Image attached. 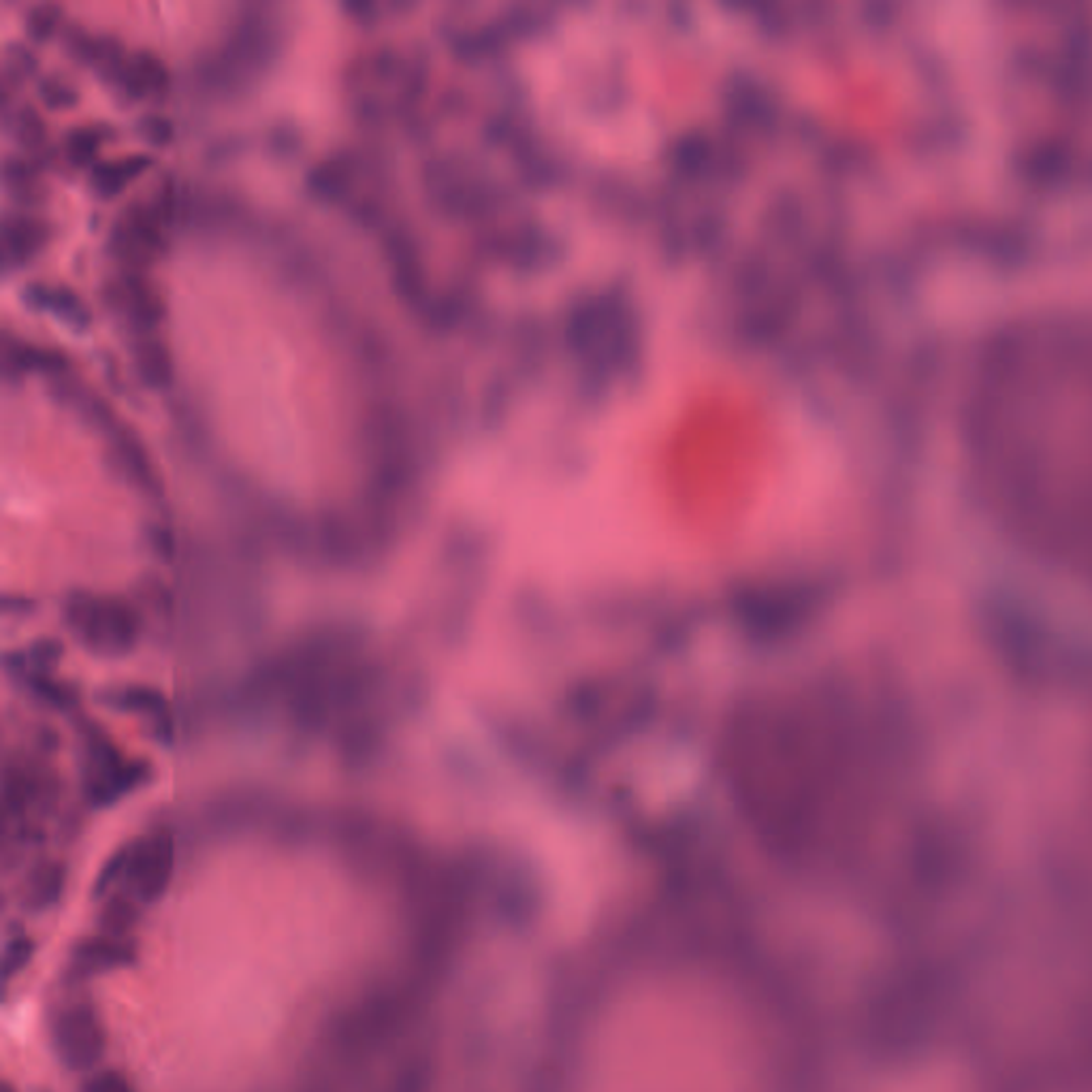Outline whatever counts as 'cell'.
I'll return each mask as SVG.
<instances>
[{
  "instance_id": "obj_1",
  "label": "cell",
  "mask_w": 1092,
  "mask_h": 1092,
  "mask_svg": "<svg viewBox=\"0 0 1092 1092\" xmlns=\"http://www.w3.org/2000/svg\"><path fill=\"white\" fill-rule=\"evenodd\" d=\"M966 433L1005 519L1092 567V316L1044 310L997 329L973 365Z\"/></svg>"
},
{
  "instance_id": "obj_2",
  "label": "cell",
  "mask_w": 1092,
  "mask_h": 1092,
  "mask_svg": "<svg viewBox=\"0 0 1092 1092\" xmlns=\"http://www.w3.org/2000/svg\"><path fill=\"white\" fill-rule=\"evenodd\" d=\"M758 1052L723 997L694 982L627 993L598 1024L579 1092H756Z\"/></svg>"
},
{
  "instance_id": "obj_3",
  "label": "cell",
  "mask_w": 1092,
  "mask_h": 1092,
  "mask_svg": "<svg viewBox=\"0 0 1092 1092\" xmlns=\"http://www.w3.org/2000/svg\"><path fill=\"white\" fill-rule=\"evenodd\" d=\"M703 423L670 450L664 489L676 519L696 534L717 536L740 521L760 481L762 452L740 421Z\"/></svg>"
},
{
  "instance_id": "obj_4",
  "label": "cell",
  "mask_w": 1092,
  "mask_h": 1092,
  "mask_svg": "<svg viewBox=\"0 0 1092 1092\" xmlns=\"http://www.w3.org/2000/svg\"><path fill=\"white\" fill-rule=\"evenodd\" d=\"M73 625L86 641L101 647H122L133 639V619L116 606H103L94 600H84L71 608Z\"/></svg>"
},
{
  "instance_id": "obj_5",
  "label": "cell",
  "mask_w": 1092,
  "mask_h": 1092,
  "mask_svg": "<svg viewBox=\"0 0 1092 1092\" xmlns=\"http://www.w3.org/2000/svg\"><path fill=\"white\" fill-rule=\"evenodd\" d=\"M24 302L32 310H49L71 327H88L90 310L77 293L65 286L30 282L24 286Z\"/></svg>"
},
{
  "instance_id": "obj_6",
  "label": "cell",
  "mask_w": 1092,
  "mask_h": 1092,
  "mask_svg": "<svg viewBox=\"0 0 1092 1092\" xmlns=\"http://www.w3.org/2000/svg\"><path fill=\"white\" fill-rule=\"evenodd\" d=\"M47 240V226L30 216H7L3 224V254L7 263L28 261Z\"/></svg>"
},
{
  "instance_id": "obj_7",
  "label": "cell",
  "mask_w": 1092,
  "mask_h": 1092,
  "mask_svg": "<svg viewBox=\"0 0 1092 1092\" xmlns=\"http://www.w3.org/2000/svg\"><path fill=\"white\" fill-rule=\"evenodd\" d=\"M150 164H152L150 156H143V154H133V156H127L120 160L96 162L92 169V186L98 195L113 197L122 191V186L131 178L141 174V171L148 169Z\"/></svg>"
},
{
  "instance_id": "obj_8",
  "label": "cell",
  "mask_w": 1092,
  "mask_h": 1092,
  "mask_svg": "<svg viewBox=\"0 0 1092 1092\" xmlns=\"http://www.w3.org/2000/svg\"><path fill=\"white\" fill-rule=\"evenodd\" d=\"M137 370L150 386H166L174 374L169 351L158 339H143L137 343Z\"/></svg>"
},
{
  "instance_id": "obj_9",
  "label": "cell",
  "mask_w": 1092,
  "mask_h": 1092,
  "mask_svg": "<svg viewBox=\"0 0 1092 1092\" xmlns=\"http://www.w3.org/2000/svg\"><path fill=\"white\" fill-rule=\"evenodd\" d=\"M308 186L320 199H337L349 186V171L339 160H320L310 171Z\"/></svg>"
},
{
  "instance_id": "obj_10",
  "label": "cell",
  "mask_w": 1092,
  "mask_h": 1092,
  "mask_svg": "<svg viewBox=\"0 0 1092 1092\" xmlns=\"http://www.w3.org/2000/svg\"><path fill=\"white\" fill-rule=\"evenodd\" d=\"M131 61H133V67H135V73H137V77L141 82L143 92H154V94L166 92L169 73H166L164 63L158 59L156 53H152V51H137Z\"/></svg>"
},
{
  "instance_id": "obj_11",
  "label": "cell",
  "mask_w": 1092,
  "mask_h": 1092,
  "mask_svg": "<svg viewBox=\"0 0 1092 1092\" xmlns=\"http://www.w3.org/2000/svg\"><path fill=\"white\" fill-rule=\"evenodd\" d=\"M61 18H63V9L61 5H53V3H43V5H35L28 9L26 14V30L32 39L37 41H43L47 39L55 28H59L61 24Z\"/></svg>"
},
{
  "instance_id": "obj_12",
  "label": "cell",
  "mask_w": 1092,
  "mask_h": 1092,
  "mask_svg": "<svg viewBox=\"0 0 1092 1092\" xmlns=\"http://www.w3.org/2000/svg\"><path fill=\"white\" fill-rule=\"evenodd\" d=\"M14 131H16V139H20L28 148L39 146L45 137V125L39 118V113L30 107H22L16 111Z\"/></svg>"
},
{
  "instance_id": "obj_13",
  "label": "cell",
  "mask_w": 1092,
  "mask_h": 1092,
  "mask_svg": "<svg viewBox=\"0 0 1092 1092\" xmlns=\"http://www.w3.org/2000/svg\"><path fill=\"white\" fill-rule=\"evenodd\" d=\"M3 176H5V184L16 191V193H22V191H30L32 188V180H35V169L28 160L24 158H18V156H7L5 162H3Z\"/></svg>"
},
{
  "instance_id": "obj_14",
  "label": "cell",
  "mask_w": 1092,
  "mask_h": 1092,
  "mask_svg": "<svg viewBox=\"0 0 1092 1092\" xmlns=\"http://www.w3.org/2000/svg\"><path fill=\"white\" fill-rule=\"evenodd\" d=\"M98 133L94 129H88V127H80V129H73L69 135H67V148H69V156L75 160V162H86L88 158L94 156L96 148H98Z\"/></svg>"
},
{
  "instance_id": "obj_15",
  "label": "cell",
  "mask_w": 1092,
  "mask_h": 1092,
  "mask_svg": "<svg viewBox=\"0 0 1092 1092\" xmlns=\"http://www.w3.org/2000/svg\"><path fill=\"white\" fill-rule=\"evenodd\" d=\"M41 96L51 107H67L77 101V92L71 84L61 77H47L41 82Z\"/></svg>"
},
{
  "instance_id": "obj_16",
  "label": "cell",
  "mask_w": 1092,
  "mask_h": 1092,
  "mask_svg": "<svg viewBox=\"0 0 1092 1092\" xmlns=\"http://www.w3.org/2000/svg\"><path fill=\"white\" fill-rule=\"evenodd\" d=\"M139 133L150 143L164 146L171 139V135H174V127H171V122L164 116H158V113H146L139 120Z\"/></svg>"
},
{
  "instance_id": "obj_17",
  "label": "cell",
  "mask_w": 1092,
  "mask_h": 1092,
  "mask_svg": "<svg viewBox=\"0 0 1092 1092\" xmlns=\"http://www.w3.org/2000/svg\"><path fill=\"white\" fill-rule=\"evenodd\" d=\"M37 67V59L28 47L22 43H9L7 45V69L5 73L16 71V75H28Z\"/></svg>"
}]
</instances>
